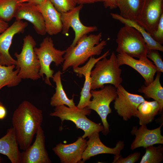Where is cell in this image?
<instances>
[{
	"mask_svg": "<svg viewBox=\"0 0 163 163\" xmlns=\"http://www.w3.org/2000/svg\"><path fill=\"white\" fill-rule=\"evenodd\" d=\"M42 111L29 101H23L14 110L12 124L20 149L25 150L31 145L43 121Z\"/></svg>",
	"mask_w": 163,
	"mask_h": 163,
	"instance_id": "6da1fadb",
	"label": "cell"
},
{
	"mask_svg": "<svg viewBox=\"0 0 163 163\" xmlns=\"http://www.w3.org/2000/svg\"><path fill=\"white\" fill-rule=\"evenodd\" d=\"M102 33L86 35L74 46L70 45L66 50L63 56V72L70 67L73 69L84 64L91 56L99 55L107 45V40L101 41Z\"/></svg>",
	"mask_w": 163,
	"mask_h": 163,
	"instance_id": "7a4b0ae2",
	"label": "cell"
},
{
	"mask_svg": "<svg viewBox=\"0 0 163 163\" xmlns=\"http://www.w3.org/2000/svg\"><path fill=\"white\" fill-rule=\"evenodd\" d=\"M107 57L97 61L91 72V90L102 88L106 84L117 88L123 82L122 70L118 64L117 55L113 52L109 58Z\"/></svg>",
	"mask_w": 163,
	"mask_h": 163,
	"instance_id": "3957f363",
	"label": "cell"
},
{
	"mask_svg": "<svg viewBox=\"0 0 163 163\" xmlns=\"http://www.w3.org/2000/svg\"><path fill=\"white\" fill-rule=\"evenodd\" d=\"M21 52H15L17 59L15 69H19L18 75L21 79H29L35 81L41 78L39 75L40 66L39 60L35 52L36 43L30 35L23 39Z\"/></svg>",
	"mask_w": 163,
	"mask_h": 163,
	"instance_id": "277c9868",
	"label": "cell"
},
{
	"mask_svg": "<svg viewBox=\"0 0 163 163\" xmlns=\"http://www.w3.org/2000/svg\"><path fill=\"white\" fill-rule=\"evenodd\" d=\"M116 41L118 53H125L138 59L147 57L148 48L145 40L133 27L125 25L118 31Z\"/></svg>",
	"mask_w": 163,
	"mask_h": 163,
	"instance_id": "5b68a950",
	"label": "cell"
},
{
	"mask_svg": "<svg viewBox=\"0 0 163 163\" xmlns=\"http://www.w3.org/2000/svg\"><path fill=\"white\" fill-rule=\"evenodd\" d=\"M34 50L40 64L39 75L46 84L52 86L50 78H53L54 71L50 68V64L53 62L58 66L63 63L64 59L63 56L66 50L56 49L53 40L49 37L44 38L39 47H35Z\"/></svg>",
	"mask_w": 163,
	"mask_h": 163,
	"instance_id": "8992f818",
	"label": "cell"
},
{
	"mask_svg": "<svg viewBox=\"0 0 163 163\" xmlns=\"http://www.w3.org/2000/svg\"><path fill=\"white\" fill-rule=\"evenodd\" d=\"M91 113V110L87 107L82 109H74L62 105L56 107L50 115L59 117L62 122L64 120L72 121L77 128L84 131V134L82 137L85 138L96 132H102L104 130L103 126L92 121L86 117Z\"/></svg>",
	"mask_w": 163,
	"mask_h": 163,
	"instance_id": "52a82bcc",
	"label": "cell"
},
{
	"mask_svg": "<svg viewBox=\"0 0 163 163\" xmlns=\"http://www.w3.org/2000/svg\"><path fill=\"white\" fill-rule=\"evenodd\" d=\"M90 93L93 99L87 107L95 111L100 116L104 127L102 132L106 135L110 131V125L107 120V117L112 112L110 104L117 97V88L110 85L99 90H91Z\"/></svg>",
	"mask_w": 163,
	"mask_h": 163,
	"instance_id": "ba28073f",
	"label": "cell"
},
{
	"mask_svg": "<svg viewBox=\"0 0 163 163\" xmlns=\"http://www.w3.org/2000/svg\"><path fill=\"white\" fill-rule=\"evenodd\" d=\"M116 88L117 97L114 107L118 114L125 121L136 117L138 106L145 99L142 95L129 92L121 85Z\"/></svg>",
	"mask_w": 163,
	"mask_h": 163,
	"instance_id": "9c48e42d",
	"label": "cell"
},
{
	"mask_svg": "<svg viewBox=\"0 0 163 163\" xmlns=\"http://www.w3.org/2000/svg\"><path fill=\"white\" fill-rule=\"evenodd\" d=\"M83 7V5H79L67 12L61 13L62 34L67 35L70 27L72 28L75 32V38L70 45L72 46H75L84 36L97 30L96 26H87L81 22L79 14Z\"/></svg>",
	"mask_w": 163,
	"mask_h": 163,
	"instance_id": "30bf717a",
	"label": "cell"
},
{
	"mask_svg": "<svg viewBox=\"0 0 163 163\" xmlns=\"http://www.w3.org/2000/svg\"><path fill=\"white\" fill-rule=\"evenodd\" d=\"M163 14V0H143L135 21L151 36L156 30Z\"/></svg>",
	"mask_w": 163,
	"mask_h": 163,
	"instance_id": "8fae6325",
	"label": "cell"
},
{
	"mask_svg": "<svg viewBox=\"0 0 163 163\" xmlns=\"http://www.w3.org/2000/svg\"><path fill=\"white\" fill-rule=\"evenodd\" d=\"M28 23L22 21H16L0 34V64L6 66L15 65L16 61L11 56L9 50L14 36L23 33Z\"/></svg>",
	"mask_w": 163,
	"mask_h": 163,
	"instance_id": "7c38bea8",
	"label": "cell"
},
{
	"mask_svg": "<svg viewBox=\"0 0 163 163\" xmlns=\"http://www.w3.org/2000/svg\"><path fill=\"white\" fill-rule=\"evenodd\" d=\"M36 134V139L33 144L21 153V163L51 162L45 148V138L41 126Z\"/></svg>",
	"mask_w": 163,
	"mask_h": 163,
	"instance_id": "4fadbf2b",
	"label": "cell"
},
{
	"mask_svg": "<svg viewBox=\"0 0 163 163\" xmlns=\"http://www.w3.org/2000/svg\"><path fill=\"white\" fill-rule=\"evenodd\" d=\"M117 56L118 65H127L136 71L144 79L145 85L154 80L157 68L147 57L137 59L125 53H117Z\"/></svg>",
	"mask_w": 163,
	"mask_h": 163,
	"instance_id": "5bb4252c",
	"label": "cell"
},
{
	"mask_svg": "<svg viewBox=\"0 0 163 163\" xmlns=\"http://www.w3.org/2000/svg\"><path fill=\"white\" fill-rule=\"evenodd\" d=\"M87 147V141L80 137L72 143L65 144L61 142L52 150L59 157L61 163H82V155Z\"/></svg>",
	"mask_w": 163,
	"mask_h": 163,
	"instance_id": "9a60e30c",
	"label": "cell"
},
{
	"mask_svg": "<svg viewBox=\"0 0 163 163\" xmlns=\"http://www.w3.org/2000/svg\"><path fill=\"white\" fill-rule=\"evenodd\" d=\"M163 123L158 128L153 129L147 128L146 125H142L139 128L134 126L131 133L135 138L130 145L132 150L140 147L144 148L155 144H163V136L161 134V128Z\"/></svg>",
	"mask_w": 163,
	"mask_h": 163,
	"instance_id": "2e32d148",
	"label": "cell"
},
{
	"mask_svg": "<svg viewBox=\"0 0 163 163\" xmlns=\"http://www.w3.org/2000/svg\"><path fill=\"white\" fill-rule=\"evenodd\" d=\"M14 18L16 21L25 20L30 22L40 35L44 36L46 33L43 16L34 4L29 2L20 3Z\"/></svg>",
	"mask_w": 163,
	"mask_h": 163,
	"instance_id": "e0dca14e",
	"label": "cell"
},
{
	"mask_svg": "<svg viewBox=\"0 0 163 163\" xmlns=\"http://www.w3.org/2000/svg\"><path fill=\"white\" fill-rule=\"evenodd\" d=\"M99 132H96L88 137L87 147L84 152L82 163H84L92 157L101 154H109L114 155H120L124 147L123 141H119L113 148L108 147L101 142Z\"/></svg>",
	"mask_w": 163,
	"mask_h": 163,
	"instance_id": "ac0fdd59",
	"label": "cell"
},
{
	"mask_svg": "<svg viewBox=\"0 0 163 163\" xmlns=\"http://www.w3.org/2000/svg\"><path fill=\"white\" fill-rule=\"evenodd\" d=\"M110 54L109 51L107 50L98 58H96L91 56L84 66L81 67H78L73 69L74 72L77 74L79 77L82 75L85 77L84 86L81 92L80 100L77 106L78 109H82L86 107L92 97L90 93V73L92 69L97 61L105 57H107Z\"/></svg>",
	"mask_w": 163,
	"mask_h": 163,
	"instance_id": "d6986e66",
	"label": "cell"
},
{
	"mask_svg": "<svg viewBox=\"0 0 163 163\" xmlns=\"http://www.w3.org/2000/svg\"><path fill=\"white\" fill-rule=\"evenodd\" d=\"M37 6L43 16L46 33L52 36L61 32V13L56 9L50 0H46L43 4Z\"/></svg>",
	"mask_w": 163,
	"mask_h": 163,
	"instance_id": "ffe728a7",
	"label": "cell"
},
{
	"mask_svg": "<svg viewBox=\"0 0 163 163\" xmlns=\"http://www.w3.org/2000/svg\"><path fill=\"white\" fill-rule=\"evenodd\" d=\"M14 128H9L0 139V153L6 155L12 163H21V155L18 149Z\"/></svg>",
	"mask_w": 163,
	"mask_h": 163,
	"instance_id": "44dd1931",
	"label": "cell"
},
{
	"mask_svg": "<svg viewBox=\"0 0 163 163\" xmlns=\"http://www.w3.org/2000/svg\"><path fill=\"white\" fill-rule=\"evenodd\" d=\"M60 71H58L53 75V81L56 85V92L51 99L50 104L53 107L66 105L74 109L78 108L74 102V95L72 99H69L64 91L62 83Z\"/></svg>",
	"mask_w": 163,
	"mask_h": 163,
	"instance_id": "7402d4cb",
	"label": "cell"
},
{
	"mask_svg": "<svg viewBox=\"0 0 163 163\" xmlns=\"http://www.w3.org/2000/svg\"><path fill=\"white\" fill-rule=\"evenodd\" d=\"M155 79L147 85H143L138 90V92L144 94L147 98H152L157 101L160 107L161 113L163 109V88L160 82L161 72H157Z\"/></svg>",
	"mask_w": 163,
	"mask_h": 163,
	"instance_id": "603a6c76",
	"label": "cell"
},
{
	"mask_svg": "<svg viewBox=\"0 0 163 163\" xmlns=\"http://www.w3.org/2000/svg\"><path fill=\"white\" fill-rule=\"evenodd\" d=\"M143 0H116L120 14L124 18L136 21L140 13Z\"/></svg>",
	"mask_w": 163,
	"mask_h": 163,
	"instance_id": "cb8c5ba5",
	"label": "cell"
},
{
	"mask_svg": "<svg viewBox=\"0 0 163 163\" xmlns=\"http://www.w3.org/2000/svg\"><path fill=\"white\" fill-rule=\"evenodd\" d=\"M159 111V104L157 101L145 100L138 106L136 117L139 118L140 125H146L153 121Z\"/></svg>",
	"mask_w": 163,
	"mask_h": 163,
	"instance_id": "d4e9b609",
	"label": "cell"
},
{
	"mask_svg": "<svg viewBox=\"0 0 163 163\" xmlns=\"http://www.w3.org/2000/svg\"><path fill=\"white\" fill-rule=\"evenodd\" d=\"M110 15L113 19L119 21L124 25L133 27L138 30L144 38L148 49L163 52V46L162 45L155 40L151 35L144 28L136 22L125 19L119 14L116 13H111Z\"/></svg>",
	"mask_w": 163,
	"mask_h": 163,
	"instance_id": "484cf974",
	"label": "cell"
},
{
	"mask_svg": "<svg viewBox=\"0 0 163 163\" xmlns=\"http://www.w3.org/2000/svg\"><path fill=\"white\" fill-rule=\"evenodd\" d=\"M14 65L8 66L0 64V90L3 87H14L21 81L18 75L19 69H16Z\"/></svg>",
	"mask_w": 163,
	"mask_h": 163,
	"instance_id": "4316f807",
	"label": "cell"
},
{
	"mask_svg": "<svg viewBox=\"0 0 163 163\" xmlns=\"http://www.w3.org/2000/svg\"><path fill=\"white\" fill-rule=\"evenodd\" d=\"M19 4L18 0H0V19L10 21L14 17Z\"/></svg>",
	"mask_w": 163,
	"mask_h": 163,
	"instance_id": "83f0119b",
	"label": "cell"
},
{
	"mask_svg": "<svg viewBox=\"0 0 163 163\" xmlns=\"http://www.w3.org/2000/svg\"><path fill=\"white\" fill-rule=\"evenodd\" d=\"M145 152L142 157L140 163H160L163 160V147L153 145L145 148Z\"/></svg>",
	"mask_w": 163,
	"mask_h": 163,
	"instance_id": "f1b7e54d",
	"label": "cell"
},
{
	"mask_svg": "<svg viewBox=\"0 0 163 163\" xmlns=\"http://www.w3.org/2000/svg\"><path fill=\"white\" fill-rule=\"evenodd\" d=\"M56 9L61 13L67 12L75 8L77 0H49Z\"/></svg>",
	"mask_w": 163,
	"mask_h": 163,
	"instance_id": "f546056e",
	"label": "cell"
},
{
	"mask_svg": "<svg viewBox=\"0 0 163 163\" xmlns=\"http://www.w3.org/2000/svg\"><path fill=\"white\" fill-rule=\"evenodd\" d=\"M146 56L154 62L157 70V72H163V61L162 57L158 50L148 49Z\"/></svg>",
	"mask_w": 163,
	"mask_h": 163,
	"instance_id": "4dcf8cb0",
	"label": "cell"
},
{
	"mask_svg": "<svg viewBox=\"0 0 163 163\" xmlns=\"http://www.w3.org/2000/svg\"><path fill=\"white\" fill-rule=\"evenodd\" d=\"M141 153L136 152L131 154L125 158L121 155H114L113 163H134L139 159Z\"/></svg>",
	"mask_w": 163,
	"mask_h": 163,
	"instance_id": "1f68e13d",
	"label": "cell"
},
{
	"mask_svg": "<svg viewBox=\"0 0 163 163\" xmlns=\"http://www.w3.org/2000/svg\"><path fill=\"white\" fill-rule=\"evenodd\" d=\"M151 36L159 44H162L163 43V14L161 16L156 30Z\"/></svg>",
	"mask_w": 163,
	"mask_h": 163,
	"instance_id": "d6a6232c",
	"label": "cell"
},
{
	"mask_svg": "<svg viewBox=\"0 0 163 163\" xmlns=\"http://www.w3.org/2000/svg\"><path fill=\"white\" fill-rule=\"evenodd\" d=\"M104 5L105 8L112 9L117 8L116 0H104Z\"/></svg>",
	"mask_w": 163,
	"mask_h": 163,
	"instance_id": "836d02e7",
	"label": "cell"
},
{
	"mask_svg": "<svg viewBox=\"0 0 163 163\" xmlns=\"http://www.w3.org/2000/svg\"><path fill=\"white\" fill-rule=\"evenodd\" d=\"M77 4L83 5L85 4H91L99 2H103L104 0H77Z\"/></svg>",
	"mask_w": 163,
	"mask_h": 163,
	"instance_id": "e575fe53",
	"label": "cell"
},
{
	"mask_svg": "<svg viewBox=\"0 0 163 163\" xmlns=\"http://www.w3.org/2000/svg\"><path fill=\"white\" fill-rule=\"evenodd\" d=\"M9 27L8 24L0 19V34L3 32Z\"/></svg>",
	"mask_w": 163,
	"mask_h": 163,
	"instance_id": "d590c367",
	"label": "cell"
},
{
	"mask_svg": "<svg viewBox=\"0 0 163 163\" xmlns=\"http://www.w3.org/2000/svg\"><path fill=\"white\" fill-rule=\"evenodd\" d=\"M7 115L6 108L2 104L0 105V120L5 118Z\"/></svg>",
	"mask_w": 163,
	"mask_h": 163,
	"instance_id": "8d00e7d4",
	"label": "cell"
},
{
	"mask_svg": "<svg viewBox=\"0 0 163 163\" xmlns=\"http://www.w3.org/2000/svg\"><path fill=\"white\" fill-rule=\"evenodd\" d=\"M46 0H29L28 2L31 3L36 5L43 4Z\"/></svg>",
	"mask_w": 163,
	"mask_h": 163,
	"instance_id": "74e56055",
	"label": "cell"
},
{
	"mask_svg": "<svg viewBox=\"0 0 163 163\" xmlns=\"http://www.w3.org/2000/svg\"><path fill=\"white\" fill-rule=\"evenodd\" d=\"M29 0H18L19 3H21L24 2H28Z\"/></svg>",
	"mask_w": 163,
	"mask_h": 163,
	"instance_id": "f35d334b",
	"label": "cell"
},
{
	"mask_svg": "<svg viewBox=\"0 0 163 163\" xmlns=\"http://www.w3.org/2000/svg\"><path fill=\"white\" fill-rule=\"evenodd\" d=\"M1 104H2V102L1 101H0V105Z\"/></svg>",
	"mask_w": 163,
	"mask_h": 163,
	"instance_id": "ab89813d",
	"label": "cell"
},
{
	"mask_svg": "<svg viewBox=\"0 0 163 163\" xmlns=\"http://www.w3.org/2000/svg\"></svg>",
	"mask_w": 163,
	"mask_h": 163,
	"instance_id": "60d3db41",
	"label": "cell"
}]
</instances>
